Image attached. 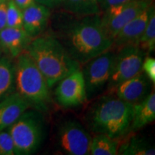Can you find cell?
<instances>
[{
	"label": "cell",
	"mask_w": 155,
	"mask_h": 155,
	"mask_svg": "<svg viewBox=\"0 0 155 155\" xmlns=\"http://www.w3.org/2000/svg\"><path fill=\"white\" fill-rule=\"evenodd\" d=\"M78 17L53 34L81 66L96 56L111 49L113 42L102 28L101 15Z\"/></svg>",
	"instance_id": "1"
},
{
	"label": "cell",
	"mask_w": 155,
	"mask_h": 155,
	"mask_svg": "<svg viewBox=\"0 0 155 155\" xmlns=\"http://www.w3.org/2000/svg\"><path fill=\"white\" fill-rule=\"evenodd\" d=\"M52 88L59 81L81 68L53 33L32 38L25 50Z\"/></svg>",
	"instance_id": "2"
},
{
	"label": "cell",
	"mask_w": 155,
	"mask_h": 155,
	"mask_svg": "<svg viewBox=\"0 0 155 155\" xmlns=\"http://www.w3.org/2000/svg\"><path fill=\"white\" fill-rule=\"evenodd\" d=\"M133 105L114 94L101 97L87 112L86 121L92 132L119 140L130 133Z\"/></svg>",
	"instance_id": "3"
},
{
	"label": "cell",
	"mask_w": 155,
	"mask_h": 155,
	"mask_svg": "<svg viewBox=\"0 0 155 155\" xmlns=\"http://www.w3.org/2000/svg\"><path fill=\"white\" fill-rule=\"evenodd\" d=\"M14 63L16 92L28 103L30 108L48 112L53 100L44 75L25 51L15 58Z\"/></svg>",
	"instance_id": "4"
},
{
	"label": "cell",
	"mask_w": 155,
	"mask_h": 155,
	"mask_svg": "<svg viewBox=\"0 0 155 155\" xmlns=\"http://www.w3.org/2000/svg\"><path fill=\"white\" fill-rule=\"evenodd\" d=\"M42 114L28 108L7 129L14 143L15 155L32 154L40 147L45 131Z\"/></svg>",
	"instance_id": "5"
},
{
	"label": "cell",
	"mask_w": 155,
	"mask_h": 155,
	"mask_svg": "<svg viewBox=\"0 0 155 155\" xmlns=\"http://www.w3.org/2000/svg\"><path fill=\"white\" fill-rule=\"evenodd\" d=\"M115 57L116 50L111 48L81 66L88 99L101 92L107 85L113 70Z\"/></svg>",
	"instance_id": "6"
},
{
	"label": "cell",
	"mask_w": 155,
	"mask_h": 155,
	"mask_svg": "<svg viewBox=\"0 0 155 155\" xmlns=\"http://www.w3.org/2000/svg\"><path fill=\"white\" fill-rule=\"evenodd\" d=\"M147 53L138 46L129 44L116 50L113 70L107 83L108 88L114 87L140 73Z\"/></svg>",
	"instance_id": "7"
},
{
	"label": "cell",
	"mask_w": 155,
	"mask_h": 155,
	"mask_svg": "<svg viewBox=\"0 0 155 155\" xmlns=\"http://www.w3.org/2000/svg\"><path fill=\"white\" fill-rule=\"evenodd\" d=\"M153 3L154 0H137L103 10L101 15V23L106 35L113 40L116 35L126 24Z\"/></svg>",
	"instance_id": "8"
},
{
	"label": "cell",
	"mask_w": 155,
	"mask_h": 155,
	"mask_svg": "<svg viewBox=\"0 0 155 155\" xmlns=\"http://www.w3.org/2000/svg\"><path fill=\"white\" fill-rule=\"evenodd\" d=\"M92 137L80 122L67 120L58 129L57 145L65 154L88 155Z\"/></svg>",
	"instance_id": "9"
},
{
	"label": "cell",
	"mask_w": 155,
	"mask_h": 155,
	"mask_svg": "<svg viewBox=\"0 0 155 155\" xmlns=\"http://www.w3.org/2000/svg\"><path fill=\"white\" fill-rule=\"evenodd\" d=\"M55 97L58 105L65 108L78 107L88 101L86 84L81 68L58 81Z\"/></svg>",
	"instance_id": "10"
},
{
	"label": "cell",
	"mask_w": 155,
	"mask_h": 155,
	"mask_svg": "<svg viewBox=\"0 0 155 155\" xmlns=\"http://www.w3.org/2000/svg\"><path fill=\"white\" fill-rule=\"evenodd\" d=\"M114 95L134 105L142 101L152 91V83L142 71L112 88Z\"/></svg>",
	"instance_id": "11"
},
{
	"label": "cell",
	"mask_w": 155,
	"mask_h": 155,
	"mask_svg": "<svg viewBox=\"0 0 155 155\" xmlns=\"http://www.w3.org/2000/svg\"><path fill=\"white\" fill-rule=\"evenodd\" d=\"M154 9V3L141 12L120 30L113 38L112 49L117 50L129 44H134L142 32L150 18V14Z\"/></svg>",
	"instance_id": "12"
},
{
	"label": "cell",
	"mask_w": 155,
	"mask_h": 155,
	"mask_svg": "<svg viewBox=\"0 0 155 155\" xmlns=\"http://www.w3.org/2000/svg\"><path fill=\"white\" fill-rule=\"evenodd\" d=\"M32 39L22 28L6 27L0 31V47L3 55L15 60L26 50Z\"/></svg>",
	"instance_id": "13"
},
{
	"label": "cell",
	"mask_w": 155,
	"mask_h": 155,
	"mask_svg": "<svg viewBox=\"0 0 155 155\" xmlns=\"http://www.w3.org/2000/svg\"><path fill=\"white\" fill-rule=\"evenodd\" d=\"M22 28L32 38L43 33L47 28L50 17V9L35 3L22 10Z\"/></svg>",
	"instance_id": "14"
},
{
	"label": "cell",
	"mask_w": 155,
	"mask_h": 155,
	"mask_svg": "<svg viewBox=\"0 0 155 155\" xmlns=\"http://www.w3.org/2000/svg\"><path fill=\"white\" fill-rule=\"evenodd\" d=\"M30 105L15 91L0 101V131L7 129Z\"/></svg>",
	"instance_id": "15"
},
{
	"label": "cell",
	"mask_w": 155,
	"mask_h": 155,
	"mask_svg": "<svg viewBox=\"0 0 155 155\" xmlns=\"http://www.w3.org/2000/svg\"><path fill=\"white\" fill-rule=\"evenodd\" d=\"M155 119V94L154 90L142 101L133 105L130 132L140 130Z\"/></svg>",
	"instance_id": "16"
},
{
	"label": "cell",
	"mask_w": 155,
	"mask_h": 155,
	"mask_svg": "<svg viewBox=\"0 0 155 155\" xmlns=\"http://www.w3.org/2000/svg\"><path fill=\"white\" fill-rule=\"evenodd\" d=\"M15 91L14 60L3 55L0 58V101Z\"/></svg>",
	"instance_id": "17"
},
{
	"label": "cell",
	"mask_w": 155,
	"mask_h": 155,
	"mask_svg": "<svg viewBox=\"0 0 155 155\" xmlns=\"http://www.w3.org/2000/svg\"><path fill=\"white\" fill-rule=\"evenodd\" d=\"M64 10L77 17L101 15L102 11L98 0H63Z\"/></svg>",
	"instance_id": "18"
},
{
	"label": "cell",
	"mask_w": 155,
	"mask_h": 155,
	"mask_svg": "<svg viewBox=\"0 0 155 155\" xmlns=\"http://www.w3.org/2000/svg\"><path fill=\"white\" fill-rule=\"evenodd\" d=\"M118 154L123 155H154V147L146 139L132 137L118 147Z\"/></svg>",
	"instance_id": "19"
},
{
	"label": "cell",
	"mask_w": 155,
	"mask_h": 155,
	"mask_svg": "<svg viewBox=\"0 0 155 155\" xmlns=\"http://www.w3.org/2000/svg\"><path fill=\"white\" fill-rule=\"evenodd\" d=\"M117 140L104 134H96L91 138L90 145L91 155H115L118 154Z\"/></svg>",
	"instance_id": "20"
},
{
	"label": "cell",
	"mask_w": 155,
	"mask_h": 155,
	"mask_svg": "<svg viewBox=\"0 0 155 155\" xmlns=\"http://www.w3.org/2000/svg\"><path fill=\"white\" fill-rule=\"evenodd\" d=\"M134 45L147 53H152L155 48V9L150 14L144 32Z\"/></svg>",
	"instance_id": "21"
},
{
	"label": "cell",
	"mask_w": 155,
	"mask_h": 155,
	"mask_svg": "<svg viewBox=\"0 0 155 155\" xmlns=\"http://www.w3.org/2000/svg\"><path fill=\"white\" fill-rule=\"evenodd\" d=\"M22 10L15 5L12 0H7V27L22 28Z\"/></svg>",
	"instance_id": "22"
},
{
	"label": "cell",
	"mask_w": 155,
	"mask_h": 155,
	"mask_svg": "<svg viewBox=\"0 0 155 155\" xmlns=\"http://www.w3.org/2000/svg\"><path fill=\"white\" fill-rule=\"evenodd\" d=\"M0 155H15L14 143L7 129L0 131Z\"/></svg>",
	"instance_id": "23"
},
{
	"label": "cell",
	"mask_w": 155,
	"mask_h": 155,
	"mask_svg": "<svg viewBox=\"0 0 155 155\" xmlns=\"http://www.w3.org/2000/svg\"><path fill=\"white\" fill-rule=\"evenodd\" d=\"M142 71L151 81L153 85L155 83V59L150 56H145L141 67Z\"/></svg>",
	"instance_id": "24"
},
{
	"label": "cell",
	"mask_w": 155,
	"mask_h": 155,
	"mask_svg": "<svg viewBox=\"0 0 155 155\" xmlns=\"http://www.w3.org/2000/svg\"><path fill=\"white\" fill-rule=\"evenodd\" d=\"M7 0H0V31L7 27Z\"/></svg>",
	"instance_id": "25"
},
{
	"label": "cell",
	"mask_w": 155,
	"mask_h": 155,
	"mask_svg": "<svg viewBox=\"0 0 155 155\" xmlns=\"http://www.w3.org/2000/svg\"><path fill=\"white\" fill-rule=\"evenodd\" d=\"M134 1H137V0H103L101 3L100 4V7L101 9V11H103L104 9L108 8V7H113V6L130 2Z\"/></svg>",
	"instance_id": "26"
},
{
	"label": "cell",
	"mask_w": 155,
	"mask_h": 155,
	"mask_svg": "<svg viewBox=\"0 0 155 155\" xmlns=\"http://www.w3.org/2000/svg\"><path fill=\"white\" fill-rule=\"evenodd\" d=\"M36 3L48 7L50 9H55L62 5L63 0H35Z\"/></svg>",
	"instance_id": "27"
},
{
	"label": "cell",
	"mask_w": 155,
	"mask_h": 155,
	"mask_svg": "<svg viewBox=\"0 0 155 155\" xmlns=\"http://www.w3.org/2000/svg\"><path fill=\"white\" fill-rule=\"evenodd\" d=\"M12 1L22 10L35 3V0H12Z\"/></svg>",
	"instance_id": "28"
},
{
	"label": "cell",
	"mask_w": 155,
	"mask_h": 155,
	"mask_svg": "<svg viewBox=\"0 0 155 155\" xmlns=\"http://www.w3.org/2000/svg\"><path fill=\"white\" fill-rule=\"evenodd\" d=\"M3 55V53H2V48L0 47V58L2 57Z\"/></svg>",
	"instance_id": "29"
},
{
	"label": "cell",
	"mask_w": 155,
	"mask_h": 155,
	"mask_svg": "<svg viewBox=\"0 0 155 155\" xmlns=\"http://www.w3.org/2000/svg\"><path fill=\"white\" fill-rule=\"evenodd\" d=\"M98 2H99V5H100V4L101 3V2L103 1V0H98Z\"/></svg>",
	"instance_id": "30"
}]
</instances>
